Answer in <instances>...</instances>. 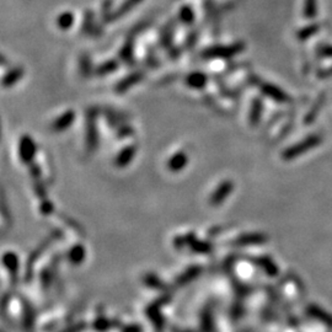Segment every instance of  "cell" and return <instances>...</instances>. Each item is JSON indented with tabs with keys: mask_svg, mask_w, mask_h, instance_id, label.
Listing matches in <instances>:
<instances>
[{
	"mask_svg": "<svg viewBox=\"0 0 332 332\" xmlns=\"http://www.w3.org/2000/svg\"><path fill=\"white\" fill-rule=\"evenodd\" d=\"M244 50H245V43L235 42V43L225 44V46L209 47L204 49L201 55L203 59H230L243 53Z\"/></svg>",
	"mask_w": 332,
	"mask_h": 332,
	"instance_id": "cell-1",
	"label": "cell"
},
{
	"mask_svg": "<svg viewBox=\"0 0 332 332\" xmlns=\"http://www.w3.org/2000/svg\"><path fill=\"white\" fill-rule=\"evenodd\" d=\"M323 142V137L320 134H310L309 137H307L305 139H303L302 142L296 143L292 147H289L288 149H286L282 153L283 160L291 161L297 159L298 156L303 155V154L308 153L312 149H314L315 147L321 144Z\"/></svg>",
	"mask_w": 332,
	"mask_h": 332,
	"instance_id": "cell-2",
	"label": "cell"
},
{
	"mask_svg": "<svg viewBox=\"0 0 332 332\" xmlns=\"http://www.w3.org/2000/svg\"><path fill=\"white\" fill-rule=\"evenodd\" d=\"M257 85H259V89L261 90V92L265 96L270 97V99L276 101V102L286 103L291 101V97L288 96V94H286L281 87L276 86V85L271 83H262V81H257Z\"/></svg>",
	"mask_w": 332,
	"mask_h": 332,
	"instance_id": "cell-3",
	"label": "cell"
},
{
	"mask_svg": "<svg viewBox=\"0 0 332 332\" xmlns=\"http://www.w3.org/2000/svg\"><path fill=\"white\" fill-rule=\"evenodd\" d=\"M143 79H144V73H143V71H133V73L124 76L122 80H119L118 83L116 84L115 91L117 94H123L127 90L131 89L132 86H134L135 84L142 81Z\"/></svg>",
	"mask_w": 332,
	"mask_h": 332,
	"instance_id": "cell-4",
	"label": "cell"
},
{
	"mask_svg": "<svg viewBox=\"0 0 332 332\" xmlns=\"http://www.w3.org/2000/svg\"><path fill=\"white\" fill-rule=\"evenodd\" d=\"M81 32L87 36L99 37L102 34V28L95 23V15L91 10H87L84 14L83 26H81Z\"/></svg>",
	"mask_w": 332,
	"mask_h": 332,
	"instance_id": "cell-5",
	"label": "cell"
},
{
	"mask_svg": "<svg viewBox=\"0 0 332 332\" xmlns=\"http://www.w3.org/2000/svg\"><path fill=\"white\" fill-rule=\"evenodd\" d=\"M233 190L234 183L232 181H224L220 183V186H218V188L214 191L213 195H212L211 201H209L211 206L216 207L218 204L223 203V202L227 199L228 196L233 192Z\"/></svg>",
	"mask_w": 332,
	"mask_h": 332,
	"instance_id": "cell-6",
	"label": "cell"
},
{
	"mask_svg": "<svg viewBox=\"0 0 332 332\" xmlns=\"http://www.w3.org/2000/svg\"><path fill=\"white\" fill-rule=\"evenodd\" d=\"M185 83L187 86H190L191 89L201 90L208 83V76L204 73H202V71H193V73L188 74V75L186 76Z\"/></svg>",
	"mask_w": 332,
	"mask_h": 332,
	"instance_id": "cell-7",
	"label": "cell"
},
{
	"mask_svg": "<svg viewBox=\"0 0 332 332\" xmlns=\"http://www.w3.org/2000/svg\"><path fill=\"white\" fill-rule=\"evenodd\" d=\"M86 138L87 145L94 148L97 143V132H96V116L94 111H90L87 115V124H86Z\"/></svg>",
	"mask_w": 332,
	"mask_h": 332,
	"instance_id": "cell-8",
	"label": "cell"
},
{
	"mask_svg": "<svg viewBox=\"0 0 332 332\" xmlns=\"http://www.w3.org/2000/svg\"><path fill=\"white\" fill-rule=\"evenodd\" d=\"M119 58L126 64H134V37L131 36L127 38L123 47L119 50Z\"/></svg>",
	"mask_w": 332,
	"mask_h": 332,
	"instance_id": "cell-9",
	"label": "cell"
},
{
	"mask_svg": "<svg viewBox=\"0 0 332 332\" xmlns=\"http://www.w3.org/2000/svg\"><path fill=\"white\" fill-rule=\"evenodd\" d=\"M34 151H36V145L30 137L25 135L20 140V156L23 161H28L33 158Z\"/></svg>",
	"mask_w": 332,
	"mask_h": 332,
	"instance_id": "cell-10",
	"label": "cell"
},
{
	"mask_svg": "<svg viewBox=\"0 0 332 332\" xmlns=\"http://www.w3.org/2000/svg\"><path fill=\"white\" fill-rule=\"evenodd\" d=\"M74 119H75V113H74V111H66V112L63 113L62 116L58 117V118L53 122L52 124L53 131L55 132L65 131L69 126L73 124Z\"/></svg>",
	"mask_w": 332,
	"mask_h": 332,
	"instance_id": "cell-11",
	"label": "cell"
},
{
	"mask_svg": "<svg viewBox=\"0 0 332 332\" xmlns=\"http://www.w3.org/2000/svg\"><path fill=\"white\" fill-rule=\"evenodd\" d=\"M23 74H25V71H23V69L21 68V66H16V68L14 69H10V70L2 76L1 80H0V84H1L4 87L12 86V85L16 84L17 81L22 78Z\"/></svg>",
	"mask_w": 332,
	"mask_h": 332,
	"instance_id": "cell-12",
	"label": "cell"
},
{
	"mask_svg": "<svg viewBox=\"0 0 332 332\" xmlns=\"http://www.w3.org/2000/svg\"><path fill=\"white\" fill-rule=\"evenodd\" d=\"M188 158L183 151H179L175 155H172V158L170 159L169 163H167V169L171 170V171L177 172L180 170H182L183 167L187 165Z\"/></svg>",
	"mask_w": 332,
	"mask_h": 332,
	"instance_id": "cell-13",
	"label": "cell"
},
{
	"mask_svg": "<svg viewBox=\"0 0 332 332\" xmlns=\"http://www.w3.org/2000/svg\"><path fill=\"white\" fill-rule=\"evenodd\" d=\"M267 240L265 235L262 234H246V235L240 236L234 241V245H255V244H262Z\"/></svg>",
	"mask_w": 332,
	"mask_h": 332,
	"instance_id": "cell-14",
	"label": "cell"
},
{
	"mask_svg": "<svg viewBox=\"0 0 332 332\" xmlns=\"http://www.w3.org/2000/svg\"><path fill=\"white\" fill-rule=\"evenodd\" d=\"M142 1L143 0H124V1L122 2L121 6L113 11V17H112L113 21L118 20L119 17H123L124 15H127L129 11H132V10L134 9L137 5H139Z\"/></svg>",
	"mask_w": 332,
	"mask_h": 332,
	"instance_id": "cell-15",
	"label": "cell"
},
{
	"mask_svg": "<svg viewBox=\"0 0 332 332\" xmlns=\"http://www.w3.org/2000/svg\"><path fill=\"white\" fill-rule=\"evenodd\" d=\"M320 28H321V26L319 25V23H315V22L309 23V25H307V26H304V27L300 28L298 32H297L296 36L300 42H305V41H308L310 37L315 36V34L320 31Z\"/></svg>",
	"mask_w": 332,
	"mask_h": 332,
	"instance_id": "cell-16",
	"label": "cell"
},
{
	"mask_svg": "<svg viewBox=\"0 0 332 332\" xmlns=\"http://www.w3.org/2000/svg\"><path fill=\"white\" fill-rule=\"evenodd\" d=\"M262 111H264V103L260 99H255L252 101L251 105V111H250L249 115V121L251 123V126H256L257 123L260 122V118H261Z\"/></svg>",
	"mask_w": 332,
	"mask_h": 332,
	"instance_id": "cell-17",
	"label": "cell"
},
{
	"mask_svg": "<svg viewBox=\"0 0 332 332\" xmlns=\"http://www.w3.org/2000/svg\"><path fill=\"white\" fill-rule=\"evenodd\" d=\"M319 14V1L318 0H304L303 5V15L308 20H314Z\"/></svg>",
	"mask_w": 332,
	"mask_h": 332,
	"instance_id": "cell-18",
	"label": "cell"
},
{
	"mask_svg": "<svg viewBox=\"0 0 332 332\" xmlns=\"http://www.w3.org/2000/svg\"><path fill=\"white\" fill-rule=\"evenodd\" d=\"M172 37H174V25L169 23L163 28L160 33V44L165 49H169L172 47Z\"/></svg>",
	"mask_w": 332,
	"mask_h": 332,
	"instance_id": "cell-19",
	"label": "cell"
},
{
	"mask_svg": "<svg viewBox=\"0 0 332 332\" xmlns=\"http://www.w3.org/2000/svg\"><path fill=\"white\" fill-rule=\"evenodd\" d=\"M117 69H118V60L110 59L106 60L102 64L97 66V68L95 69V74H96V75H107V74L115 73Z\"/></svg>",
	"mask_w": 332,
	"mask_h": 332,
	"instance_id": "cell-20",
	"label": "cell"
},
{
	"mask_svg": "<svg viewBox=\"0 0 332 332\" xmlns=\"http://www.w3.org/2000/svg\"><path fill=\"white\" fill-rule=\"evenodd\" d=\"M324 102H325V95L323 94L320 97H319L318 100L315 101V103L313 105L312 110H310L309 112L307 113V116H305V119H304L305 123L310 124V123H313V122L315 121L316 116H318L319 112H320V110H321V107H323Z\"/></svg>",
	"mask_w": 332,
	"mask_h": 332,
	"instance_id": "cell-21",
	"label": "cell"
},
{
	"mask_svg": "<svg viewBox=\"0 0 332 332\" xmlns=\"http://www.w3.org/2000/svg\"><path fill=\"white\" fill-rule=\"evenodd\" d=\"M308 312L312 316H314L315 319L318 320L323 321L324 324H328V325H332V316H330L329 313H326L325 310H323L321 308L315 307V305H312V307L308 308Z\"/></svg>",
	"mask_w": 332,
	"mask_h": 332,
	"instance_id": "cell-22",
	"label": "cell"
},
{
	"mask_svg": "<svg viewBox=\"0 0 332 332\" xmlns=\"http://www.w3.org/2000/svg\"><path fill=\"white\" fill-rule=\"evenodd\" d=\"M179 18L185 25H192L195 22V11L191 5H183L179 11Z\"/></svg>",
	"mask_w": 332,
	"mask_h": 332,
	"instance_id": "cell-23",
	"label": "cell"
},
{
	"mask_svg": "<svg viewBox=\"0 0 332 332\" xmlns=\"http://www.w3.org/2000/svg\"><path fill=\"white\" fill-rule=\"evenodd\" d=\"M79 68H80V74L84 78H89L92 73V62L91 58L89 54L84 53L80 55V60H79Z\"/></svg>",
	"mask_w": 332,
	"mask_h": 332,
	"instance_id": "cell-24",
	"label": "cell"
},
{
	"mask_svg": "<svg viewBox=\"0 0 332 332\" xmlns=\"http://www.w3.org/2000/svg\"><path fill=\"white\" fill-rule=\"evenodd\" d=\"M74 23V15L70 11H65L60 14L57 18V25L60 30H68L73 26Z\"/></svg>",
	"mask_w": 332,
	"mask_h": 332,
	"instance_id": "cell-25",
	"label": "cell"
},
{
	"mask_svg": "<svg viewBox=\"0 0 332 332\" xmlns=\"http://www.w3.org/2000/svg\"><path fill=\"white\" fill-rule=\"evenodd\" d=\"M256 264L259 265L261 268H264L266 272L270 273V275H277V273H278L277 266L275 265V262H273L272 260L267 259V257H261V259H257Z\"/></svg>",
	"mask_w": 332,
	"mask_h": 332,
	"instance_id": "cell-26",
	"label": "cell"
},
{
	"mask_svg": "<svg viewBox=\"0 0 332 332\" xmlns=\"http://www.w3.org/2000/svg\"><path fill=\"white\" fill-rule=\"evenodd\" d=\"M135 153V148L134 147H128L127 149H124L117 158V165L119 166H124L132 160V158L134 156Z\"/></svg>",
	"mask_w": 332,
	"mask_h": 332,
	"instance_id": "cell-27",
	"label": "cell"
},
{
	"mask_svg": "<svg viewBox=\"0 0 332 332\" xmlns=\"http://www.w3.org/2000/svg\"><path fill=\"white\" fill-rule=\"evenodd\" d=\"M113 11H112V2L110 0H106L102 5V21L105 23L113 22Z\"/></svg>",
	"mask_w": 332,
	"mask_h": 332,
	"instance_id": "cell-28",
	"label": "cell"
},
{
	"mask_svg": "<svg viewBox=\"0 0 332 332\" xmlns=\"http://www.w3.org/2000/svg\"><path fill=\"white\" fill-rule=\"evenodd\" d=\"M316 54L321 58H332V44H320L316 47Z\"/></svg>",
	"mask_w": 332,
	"mask_h": 332,
	"instance_id": "cell-29",
	"label": "cell"
},
{
	"mask_svg": "<svg viewBox=\"0 0 332 332\" xmlns=\"http://www.w3.org/2000/svg\"><path fill=\"white\" fill-rule=\"evenodd\" d=\"M199 271H201V270H199L198 267H193V268H191V270H188L187 272H186L185 275H183L181 277V282L182 283H187L188 281L195 280V278L198 276Z\"/></svg>",
	"mask_w": 332,
	"mask_h": 332,
	"instance_id": "cell-30",
	"label": "cell"
},
{
	"mask_svg": "<svg viewBox=\"0 0 332 332\" xmlns=\"http://www.w3.org/2000/svg\"><path fill=\"white\" fill-rule=\"evenodd\" d=\"M147 64L149 66H151V68H155V66L159 65V60H158V58H156V55L154 54L153 50H150V52L148 53Z\"/></svg>",
	"mask_w": 332,
	"mask_h": 332,
	"instance_id": "cell-31",
	"label": "cell"
},
{
	"mask_svg": "<svg viewBox=\"0 0 332 332\" xmlns=\"http://www.w3.org/2000/svg\"><path fill=\"white\" fill-rule=\"evenodd\" d=\"M70 255H75V256H71V260H73V261H75V262H79L80 260H83V257H84L83 249H80V248L74 249L73 251L70 252Z\"/></svg>",
	"mask_w": 332,
	"mask_h": 332,
	"instance_id": "cell-32",
	"label": "cell"
},
{
	"mask_svg": "<svg viewBox=\"0 0 332 332\" xmlns=\"http://www.w3.org/2000/svg\"><path fill=\"white\" fill-rule=\"evenodd\" d=\"M196 43H197V33L192 32L188 34L187 41H186V46H187L188 48H192Z\"/></svg>",
	"mask_w": 332,
	"mask_h": 332,
	"instance_id": "cell-33",
	"label": "cell"
},
{
	"mask_svg": "<svg viewBox=\"0 0 332 332\" xmlns=\"http://www.w3.org/2000/svg\"><path fill=\"white\" fill-rule=\"evenodd\" d=\"M167 53H169V55L172 58V59H176V58H179V55L181 54L180 49L176 48V47H174V46H172L171 48L167 49Z\"/></svg>",
	"mask_w": 332,
	"mask_h": 332,
	"instance_id": "cell-34",
	"label": "cell"
},
{
	"mask_svg": "<svg viewBox=\"0 0 332 332\" xmlns=\"http://www.w3.org/2000/svg\"><path fill=\"white\" fill-rule=\"evenodd\" d=\"M332 75V66H330L329 69H326V70H323L319 73V76L320 78H328V76H331Z\"/></svg>",
	"mask_w": 332,
	"mask_h": 332,
	"instance_id": "cell-35",
	"label": "cell"
},
{
	"mask_svg": "<svg viewBox=\"0 0 332 332\" xmlns=\"http://www.w3.org/2000/svg\"><path fill=\"white\" fill-rule=\"evenodd\" d=\"M7 63V60L5 59V57L4 55H1L0 54V65H5Z\"/></svg>",
	"mask_w": 332,
	"mask_h": 332,
	"instance_id": "cell-36",
	"label": "cell"
}]
</instances>
